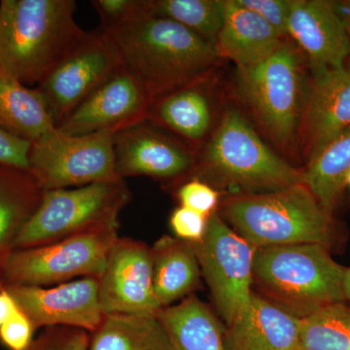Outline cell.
Masks as SVG:
<instances>
[{
  "label": "cell",
  "instance_id": "obj_1",
  "mask_svg": "<svg viewBox=\"0 0 350 350\" xmlns=\"http://www.w3.org/2000/svg\"><path fill=\"white\" fill-rule=\"evenodd\" d=\"M105 32L116 44L122 66L142 84L151 103L207 78L220 59L213 44L152 13Z\"/></svg>",
  "mask_w": 350,
  "mask_h": 350
},
{
  "label": "cell",
  "instance_id": "obj_2",
  "mask_svg": "<svg viewBox=\"0 0 350 350\" xmlns=\"http://www.w3.org/2000/svg\"><path fill=\"white\" fill-rule=\"evenodd\" d=\"M76 7L75 0L0 1V73L40 85L86 36Z\"/></svg>",
  "mask_w": 350,
  "mask_h": 350
},
{
  "label": "cell",
  "instance_id": "obj_3",
  "mask_svg": "<svg viewBox=\"0 0 350 350\" xmlns=\"http://www.w3.org/2000/svg\"><path fill=\"white\" fill-rule=\"evenodd\" d=\"M192 174L211 187L264 193L304 183V172L265 144L239 110L223 114L202 150Z\"/></svg>",
  "mask_w": 350,
  "mask_h": 350
},
{
  "label": "cell",
  "instance_id": "obj_4",
  "mask_svg": "<svg viewBox=\"0 0 350 350\" xmlns=\"http://www.w3.org/2000/svg\"><path fill=\"white\" fill-rule=\"evenodd\" d=\"M345 271L320 244L256 248L253 259V282L267 300L300 319L345 301Z\"/></svg>",
  "mask_w": 350,
  "mask_h": 350
},
{
  "label": "cell",
  "instance_id": "obj_5",
  "mask_svg": "<svg viewBox=\"0 0 350 350\" xmlns=\"http://www.w3.org/2000/svg\"><path fill=\"white\" fill-rule=\"evenodd\" d=\"M225 218L251 246L320 244L333 239L332 213L305 184L264 193H244L222 206Z\"/></svg>",
  "mask_w": 350,
  "mask_h": 350
},
{
  "label": "cell",
  "instance_id": "obj_6",
  "mask_svg": "<svg viewBox=\"0 0 350 350\" xmlns=\"http://www.w3.org/2000/svg\"><path fill=\"white\" fill-rule=\"evenodd\" d=\"M239 90L267 135L284 153H298V137L308 81L304 55L282 46L261 64L239 71Z\"/></svg>",
  "mask_w": 350,
  "mask_h": 350
},
{
  "label": "cell",
  "instance_id": "obj_7",
  "mask_svg": "<svg viewBox=\"0 0 350 350\" xmlns=\"http://www.w3.org/2000/svg\"><path fill=\"white\" fill-rule=\"evenodd\" d=\"M131 199L123 179L82 187L44 191L14 250L36 247L83 232L119 229V214Z\"/></svg>",
  "mask_w": 350,
  "mask_h": 350
},
{
  "label": "cell",
  "instance_id": "obj_8",
  "mask_svg": "<svg viewBox=\"0 0 350 350\" xmlns=\"http://www.w3.org/2000/svg\"><path fill=\"white\" fill-rule=\"evenodd\" d=\"M114 135L109 131L71 135L57 131L31 144L29 170L43 191L119 180Z\"/></svg>",
  "mask_w": 350,
  "mask_h": 350
},
{
  "label": "cell",
  "instance_id": "obj_9",
  "mask_svg": "<svg viewBox=\"0 0 350 350\" xmlns=\"http://www.w3.org/2000/svg\"><path fill=\"white\" fill-rule=\"evenodd\" d=\"M118 229L83 232L36 247L14 250L7 262L3 286L48 287L75 278L103 275Z\"/></svg>",
  "mask_w": 350,
  "mask_h": 350
},
{
  "label": "cell",
  "instance_id": "obj_10",
  "mask_svg": "<svg viewBox=\"0 0 350 350\" xmlns=\"http://www.w3.org/2000/svg\"><path fill=\"white\" fill-rule=\"evenodd\" d=\"M190 243L216 308L229 326L252 296L255 248L215 213L207 219L202 241Z\"/></svg>",
  "mask_w": 350,
  "mask_h": 350
},
{
  "label": "cell",
  "instance_id": "obj_11",
  "mask_svg": "<svg viewBox=\"0 0 350 350\" xmlns=\"http://www.w3.org/2000/svg\"><path fill=\"white\" fill-rule=\"evenodd\" d=\"M121 68L118 48L107 32H87L82 42L38 86L55 126Z\"/></svg>",
  "mask_w": 350,
  "mask_h": 350
},
{
  "label": "cell",
  "instance_id": "obj_12",
  "mask_svg": "<svg viewBox=\"0 0 350 350\" xmlns=\"http://www.w3.org/2000/svg\"><path fill=\"white\" fill-rule=\"evenodd\" d=\"M98 301L105 315H157L161 306L153 290L151 248L118 238L98 278Z\"/></svg>",
  "mask_w": 350,
  "mask_h": 350
},
{
  "label": "cell",
  "instance_id": "obj_13",
  "mask_svg": "<svg viewBox=\"0 0 350 350\" xmlns=\"http://www.w3.org/2000/svg\"><path fill=\"white\" fill-rule=\"evenodd\" d=\"M34 328L71 327L96 331L105 315L98 301V278H83L54 286H3Z\"/></svg>",
  "mask_w": 350,
  "mask_h": 350
},
{
  "label": "cell",
  "instance_id": "obj_14",
  "mask_svg": "<svg viewBox=\"0 0 350 350\" xmlns=\"http://www.w3.org/2000/svg\"><path fill=\"white\" fill-rule=\"evenodd\" d=\"M196 156L190 145L165 135L147 120L114 135L115 170L123 180L129 176L176 179L192 174Z\"/></svg>",
  "mask_w": 350,
  "mask_h": 350
},
{
  "label": "cell",
  "instance_id": "obj_15",
  "mask_svg": "<svg viewBox=\"0 0 350 350\" xmlns=\"http://www.w3.org/2000/svg\"><path fill=\"white\" fill-rule=\"evenodd\" d=\"M151 100L144 88L123 66L88 96L57 126L66 135L113 133L145 121Z\"/></svg>",
  "mask_w": 350,
  "mask_h": 350
},
{
  "label": "cell",
  "instance_id": "obj_16",
  "mask_svg": "<svg viewBox=\"0 0 350 350\" xmlns=\"http://www.w3.org/2000/svg\"><path fill=\"white\" fill-rule=\"evenodd\" d=\"M287 36L305 55L312 77L344 68L350 62L349 36L334 1L293 0Z\"/></svg>",
  "mask_w": 350,
  "mask_h": 350
},
{
  "label": "cell",
  "instance_id": "obj_17",
  "mask_svg": "<svg viewBox=\"0 0 350 350\" xmlns=\"http://www.w3.org/2000/svg\"><path fill=\"white\" fill-rule=\"evenodd\" d=\"M350 129V62L308 81L298 137V153L308 163L320 149Z\"/></svg>",
  "mask_w": 350,
  "mask_h": 350
},
{
  "label": "cell",
  "instance_id": "obj_18",
  "mask_svg": "<svg viewBox=\"0 0 350 350\" xmlns=\"http://www.w3.org/2000/svg\"><path fill=\"white\" fill-rule=\"evenodd\" d=\"M301 319L253 293L250 304L228 326L227 350H299Z\"/></svg>",
  "mask_w": 350,
  "mask_h": 350
},
{
  "label": "cell",
  "instance_id": "obj_19",
  "mask_svg": "<svg viewBox=\"0 0 350 350\" xmlns=\"http://www.w3.org/2000/svg\"><path fill=\"white\" fill-rule=\"evenodd\" d=\"M225 1L224 22L214 46L219 57L231 59L239 71L246 70L271 56L285 39L257 14L234 0Z\"/></svg>",
  "mask_w": 350,
  "mask_h": 350
},
{
  "label": "cell",
  "instance_id": "obj_20",
  "mask_svg": "<svg viewBox=\"0 0 350 350\" xmlns=\"http://www.w3.org/2000/svg\"><path fill=\"white\" fill-rule=\"evenodd\" d=\"M207 78L152 101L147 121L172 131L193 145L211 131L213 107L204 88Z\"/></svg>",
  "mask_w": 350,
  "mask_h": 350
},
{
  "label": "cell",
  "instance_id": "obj_21",
  "mask_svg": "<svg viewBox=\"0 0 350 350\" xmlns=\"http://www.w3.org/2000/svg\"><path fill=\"white\" fill-rule=\"evenodd\" d=\"M43 193L27 170L0 165V289L14 243L38 209Z\"/></svg>",
  "mask_w": 350,
  "mask_h": 350
},
{
  "label": "cell",
  "instance_id": "obj_22",
  "mask_svg": "<svg viewBox=\"0 0 350 350\" xmlns=\"http://www.w3.org/2000/svg\"><path fill=\"white\" fill-rule=\"evenodd\" d=\"M153 290L161 308L195 291L200 268L192 244L163 237L151 248Z\"/></svg>",
  "mask_w": 350,
  "mask_h": 350
},
{
  "label": "cell",
  "instance_id": "obj_23",
  "mask_svg": "<svg viewBox=\"0 0 350 350\" xmlns=\"http://www.w3.org/2000/svg\"><path fill=\"white\" fill-rule=\"evenodd\" d=\"M174 350H227L225 334L211 308L196 296L157 313Z\"/></svg>",
  "mask_w": 350,
  "mask_h": 350
},
{
  "label": "cell",
  "instance_id": "obj_24",
  "mask_svg": "<svg viewBox=\"0 0 350 350\" xmlns=\"http://www.w3.org/2000/svg\"><path fill=\"white\" fill-rule=\"evenodd\" d=\"M0 128L31 144L56 129L38 88L0 73Z\"/></svg>",
  "mask_w": 350,
  "mask_h": 350
},
{
  "label": "cell",
  "instance_id": "obj_25",
  "mask_svg": "<svg viewBox=\"0 0 350 350\" xmlns=\"http://www.w3.org/2000/svg\"><path fill=\"white\" fill-rule=\"evenodd\" d=\"M88 350H174L157 315H105Z\"/></svg>",
  "mask_w": 350,
  "mask_h": 350
},
{
  "label": "cell",
  "instance_id": "obj_26",
  "mask_svg": "<svg viewBox=\"0 0 350 350\" xmlns=\"http://www.w3.org/2000/svg\"><path fill=\"white\" fill-rule=\"evenodd\" d=\"M304 184L332 213L347 186L350 172V129L327 142L306 163Z\"/></svg>",
  "mask_w": 350,
  "mask_h": 350
},
{
  "label": "cell",
  "instance_id": "obj_27",
  "mask_svg": "<svg viewBox=\"0 0 350 350\" xmlns=\"http://www.w3.org/2000/svg\"><path fill=\"white\" fill-rule=\"evenodd\" d=\"M299 350H350V308L333 304L301 319Z\"/></svg>",
  "mask_w": 350,
  "mask_h": 350
},
{
  "label": "cell",
  "instance_id": "obj_28",
  "mask_svg": "<svg viewBox=\"0 0 350 350\" xmlns=\"http://www.w3.org/2000/svg\"><path fill=\"white\" fill-rule=\"evenodd\" d=\"M225 6V0H153L151 11L178 23L214 45L224 22Z\"/></svg>",
  "mask_w": 350,
  "mask_h": 350
},
{
  "label": "cell",
  "instance_id": "obj_29",
  "mask_svg": "<svg viewBox=\"0 0 350 350\" xmlns=\"http://www.w3.org/2000/svg\"><path fill=\"white\" fill-rule=\"evenodd\" d=\"M152 1L146 0H94L92 6L98 14L101 31H109L130 25L152 13Z\"/></svg>",
  "mask_w": 350,
  "mask_h": 350
},
{
  "label": "cell",
  "instance_id": "obj_30",
  "mask_svg": "<svg viewBox=\"0 0 350 350\" xmlns=\"http://www.w3.org/2000/svg\"><path fill=\"white\" fill-rule=\"evenodd\" d=\"M90 336L87 331L71 327H48L29 350H88Z\"/></svg>",
  "mask_w": 350,
  "mask_h": 350
},
{
  "label": "cell",
  "instance_id": "obj_31",
  "mask_svg": "<svg viewBox=\"0 0 350 350\" xmlns=\"http://www.w3.org/2000/svg\"><path fill=\"white\" fill-rule=\"evenodd\" d=\"M177 199L181 206L208 218L217 206L219 192L200 179L192 178L178 189Z\"/></svg>",
  "mask_w": 350,
  "mask_h": 350
},
{
  "label": "cell",
  "instance_id": "obj_32",
  "mask_svg": "<svg viewBox=\"0 0 350 350\" xmlns=\"http://www.w3.org/2000/svg\"><path fill=\"white\" fill-rule=\"evenodd\" d=\"M239 5L248 9L271 27L282 38H286L288 21L293 0H234Z\"/></svg>",
  "mask_w": 350,
  "mask_h": 350
},
{
  "label": "cell",
  "instance_id": "obj_33",
  "mask_svg": "<svg viewBox=\"0 0 350 350\" xmlns=\"http://www.w3.org/2000/svg\"><path fill=\"white\" fill-rule=\"evenodd\" d=\"M34 331L31 320L19 308L0 327V342L9 350H29Z\"/></svg>",
  "mask_w": 350,
  "mask_h": 350
},
{
  "label": "cell",
  "instance_id": "obj_34",
  "mask_svg": "<svg viewBox=\"0 0 350 350\" xmlns=\"http://www.w3.org/2000/svg\"><path fill=\"white\" fill-rule=\"evenodd\" d=\"M207 217L180 206L170 216V226L177 238L188 243H199L204 238Z\"/></svg>",
  "mask_w": 350,
  "mask_h": 350
},
{
  "label": "cell",
  "instance_id": "obj_35",
  "mask_svg": "<svg viewBox=\"0 0 350 350\" xmlns=\"http://www.w3.org/2000/svg\"><path fill=\"white\" fill-rule=\"evenodd\" d=\"M31 144L0 128V165L29 170Z\"/></svg>",
  "mask_w": 350,
  "mask_h": 350
},
{
  "label": "cell",
  "instance_id": "obj_36",
  "mask_svg": "<svg viewBox=\"0 0 350 350\" xmlns=\"http://www.w3.org/2000/svg\"><path fill=\"white\" fill-rule=\"evenodd\" d=\"M19 310L12 295L9 293L5 288L0 289V327L10 319L11 317Z\"/></svg>",
  "mask_w": 350,
  "mask_h": 350
},
{
  "label": "cell",
  "instance_id": "obj_37",
  "mask_svg": "<svg viewBox=\"0 0 350 350\" xmlns=\"http://www.w3.org/2000/svg\"><path fill=\"white\" fill-rule=\"evenodd\" d=\"M334 5H335L336 12L340 16V20L345 25L350 44V0L334 1Z\"/></svg>",
  "mask_w": 350,
  "mask_h": 350
},
{
  "label": "cell",
  "instance_id": "obj_38",
  "mask_svg": "<svg viewBox=\"0 0 350 350\" xmlns=\"http://www.w3.org/2000/svg\"><path fill=\"white\" fill-rule=\"evenodd\" d=\"M342 286H344L345 300L350 301V268L345 269Z\"/></svg>",
  "mask_w": 350,
  "mask_h": 350
},
{
  "label": "cell",
  "instance_id": "obj_39",
  "mask_svg": "<svg viewBox=\"0 0 350 350\" xmlns=\"http://www.w3.org/2000/svg\"><path fill=\"white\" fill-rule=\"evenodd\" d=\"M347 185L350 186V172H349V175H347Z\"/></svg>",
  "mask_w": 350,
  "mask_h": 350
}]
</instances>
